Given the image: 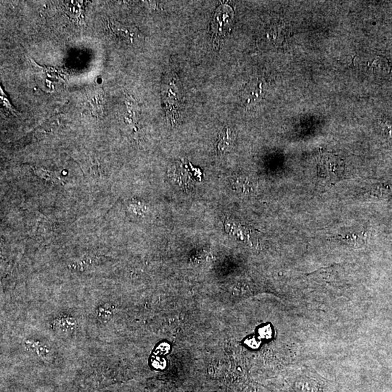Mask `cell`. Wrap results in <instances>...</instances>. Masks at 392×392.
<instances>
[{
	"instance_id": "6da1fadb",
	"label": "cell",
	"mask_w": 392,
	"mask_h": 392,
	"mask_svg": "<svg viewBox=\"0 0 392 392\" xmlns=\"http://www.w3.org/2000/svg\"><path fill=\"white\" fill-rule=\"evenodd\" d=\"M345 163L338 155L321 153L318 159V177L324 186H333L345 177Z\"/></svg>"
},
{
	"instance_id": "7a4b0ae2",
	"label": "cell",
	"mask_w": 392,
	"mask_h": 392,
	"mask_svg": "<svg viewBox=\"0 0 392 392\" xmlns=\"http://www.w3.org/2000/svg\"><path fill=\"white\" fill-rule=\"evenodd\" d=\"M233 18V11L230 7L222 5L217 8L212 20V31L213 37L220 42L229 32Z\"/></svg>"
},
{
	"instance_id": "3957f363",
	"label": "cell",
	"mask_w": 392,
	"mask_h": 392,
	"mask_svg": "<svg viewBox=\"0 0 392 392\" xmlns=\"http://www.w3.org/2000/svg\"><path fill=\"white\" fill-rule=\"evenodd\" d=\"M236 133L232 128L226 127L219 135L217 142V150L218 153H225L232 148L236 140Z\"/></svg>"
},
{
	"instance_id": "277c9868",
	"label": "cell",
	"mask_w": 392,
	"mask_h": 392,
	"mask_svg": "<svg viewBox=\"0 0 392 392\" xmlns=\"http://www.w3.org/2000/svg\"><path fill=\"white\" fill-rule=\"evenodd\" d=\"M338 237L342 241L348 243V244L354 246H360L365 243L369 237L367 232L364 230H345L338 234Z\"/></svg>"
},
{
	"instance_id": "5b68a950",
	"label": "cell",
	"mask_w": 392,
	"mask_h": 392,
	"mask_svg": "<svg viewBox=\"0 0 392 392\" xmlns=\"http://www.w3.org/2000/svg\"><path fill=\"white\" fill-rule=\"evenodd\" d=\"M87 95L94 113L96 114H102L103 111L104 97H105L102 89H90L87 91Z\"/></svg>"
},
{
	"instance_id": "8992f818",
	"label": "cell",
	"mask_w": 392,
	"mask_h": 392,
	"mask_svg": "<svg viewBox=\"0 0 392 392\" xmlns=\"http://www.w3.org/2000/svg\"><path fill=\"white\" fill-rule=\"evenodd\" d=\"M108 25H109V30L113 35L121 39H128L133 42L135 34V29H129L125 25H121V24H116L115 22H109Z\"/></svg>"
},
{
	"instance_id": "52a82bcc",
	"label": "cell",
	"mask_w": 392,
	"mask_h": 392,
	"mask_svg": "<svg viewBox=\"0 0 392 392\" xmlns=\"http://www.w3.org/2000/svg\"><path fill=\"white\" fill-rule=\"evenodd\" d=\"M58 329L63 333H72L76 328V321L73 318H61L59 321L58 322Z\"/></svg>"
},
{
	"instance_id": "ba28073f",
	"label": "cell",
	"mask_w": 392,
	"mask_h": 392,
	"mask_svg": "<svg viewBox=\"0 0 392 392\" xmlns=\"http://www.w3.org/2000/svg\"><path fill=\"white\" fill-rule=\"evenodd\" d=\"M34 173H36L39 177L45 179V180L51 181L53 182H58V181H61L60 177H57L55 173L49 172V171L44 170L42 169H34Z\"/></svg>"
},
{
	"instance_id": "9c48e42d",
	"label": "cell",
	"mask_w": 392,
	"mask_h": 392,
	"mask_svg": "<svg viewBox=\"0 0 392 392\" xmlns=\"http://www.w3.org/2000/svg\"><path fill=\"white\" fill-rule=\"evenodd\" d=\"M36 352H37L39 357L44 359V360L50 359L53 356L52 349L49 346L46 345H41L40 344V345L36 349Z\"/></svg>"
},
{
	"instance_id": "30bf717a",
	"label": "cell",
	"mask_w": 392,
	"mask_h": 392,
	"mask_svg": "<svg viewBox=\"0 0 392 392\" xmlns=\"http://www.w3.org/2000/svg\"><path fill=\"white\" fill-rule=\"evenodd\" d=\"M383 135L392 139V122L390 121H382L380 124Z\"/></svg>"
},
{
	"instance_id": "8fae6325",
	"label": "cell",
	"mask_w": 392,
	"mask_h": 392,
	"mask_svg": "<svg viewBox=\"0 0 392 392\" xmlns=\"http://www.w3.org/2000/svg\"><path fill=\"white\" fill-rule=\"evenodd\" d=\"M111 316H112V313L108 308L101 307L100 310H99V318L102 320V321H109Z\"/></svg>"
},
{
	"instance_id": "7c38bea8",
	"label": "cell",
	"mask_w": 392,
	"mask_h": 392,
	"mask_svg": "<svg viewBox=\"0 0 392 392\" xmlns=\"http://www.w3.org/2000/svg\"><path fill=\"white\" fill-rule=\"evenodd\" d=\"M39 345H40V343L39 342H35V341L28 340L25 342V346L30 350L36 351Z\"/></svg>"
}]
</instances>
